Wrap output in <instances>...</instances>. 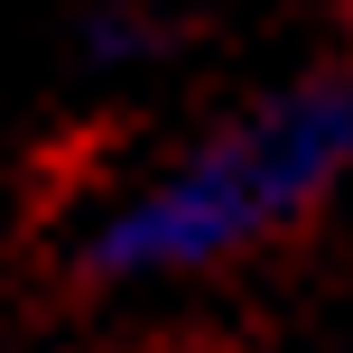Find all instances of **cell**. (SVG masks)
<instances>
[{"label":"cell","mask_w":353,"mask_h":353,"mask_svg":"<svg viewBox=\"0 0 353 353\" xmlns=\"http://www.w3.org/2000/svg\"><path fill=\"white\" fill-rule=\"evenodd\" d=\"M344 168H353V84L344 74L279 84L112 195L84 232V270L121 288L223 270L242 251L279 242L288 223H307L344 186Z\"/></svg>","instance_id":"cell-1"},{"label":"cell","mask_w":353,"mask_h":353,"mask_svg":"<svg viewBox=\"0 0 353 353\" xmlns=\"http://www.w3.org/2000/svg\"><path fill=\"white\" fill-rule=\"evenodd\" d=\"M149 37H159V28H149L140 10H103V19H93V28H84V47H93V56H103V65H112V56H140Z\"/></svg>","instance_id":"cell-2"}]
</instances>
